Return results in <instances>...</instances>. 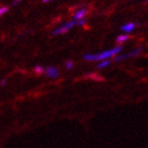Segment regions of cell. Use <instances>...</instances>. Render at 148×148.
I'll list each match as a JSON object with an SVG mask.
<instances>
[{
  "instance_id": "1",
  "label": "cell",
  "mask_w": 148,
  "mask_h": 148,
  "mask_svg": "<svg viewBox=\"0 0 148 148\" xmlns=\"http://www.w3.org/2000/svg\"><path fill=\"white\" fill-rule=\"evenodd\" d=\"M122 46H117L113 49H109L105 50L104 52H101L99 54H85L84 55V59L87 60V62H102V60H105V59H108L110 57H113V56H116L117 54H120L121 51H122Z\"/></svg>"
},
{
  "instance_id": "2",
  "label": "cell",
  "mask_w": 148,
  "mask_h": 148,
  "mask_svg": "<svg viewBox=\"0 0 148 148\" xmlns=\"http://www.w3.org/2000/svg\"><path fill=\"white\" fill-rule=\"evenodd\" d=\"M76 27V21L75 20H72V21H67L65 23H62V25H59L58 28H56L54 31L52 32L53 36H56V35H62L68 33L72 28Z\"/></svg>"
},
{
  "instance_id": "3",
  "label": "cell",
  "mask_w": 148,
  "mask_h": 148,
  "mask_svg": "<svg viewBox=\"0 0 148 148\" xmlns=\"http://www.w3.org/2000/svg\"><path fill=\"white\" fill-rule=\"evenodd\" d=\"M143 51V48H136L133 51H131L130 53H127V54H124V55H116L114 56V62H120V60H123V59L129 58V57H138V56L141 54V52Z\"/></svg>"
},
{
  "instance_id": "4",
  "label": "cell",
  "mask_w": 148,
  "mask_h": 148,
  "mask_svg": "<svg viewBox=\"0 0 148 148\" xmlns=\"http://www.w3.org/2000/svg\"><path fill=\"white\" fill-rule=\"evenodd\" d=\"M45 73H46V76L49 77V78H57L59 76V71L56 67H52V66H49L45 69Z\"/></svg>"
},
{
  "instance_id": "5",
  "label": "cell",
  "mask_w": 148,
  "mask_h": 148,
  "mask_svg": "<svg viewBox=\"0 0 148 148\" xmlns=\"http://www.w3.org/2000/svg\"><path fill=\"white\" fill-rule=\"evenodd\" d=\"M88 14V10L87 9H78L76 11V12L74 13L73 15V20H75V21H77V20H79V19H83L85 18V16Z\"/></svg>"
},
{
  "instance_id": "6",
  "label": "cell",
  "mask_w": 148,
  "mask_h": 148,
  "mask_svg": "<svg viewBox=\"0 0 148 148\" xmlns=\"http://www.w3.org/2000/svg\"><path fill=\"white\" fill-rule=\"evenodd\" d=\"M136 27V22H127L125 25H123L121 27V30L124 32H126V33H130V32H132Z\"/></svg>"
},
{
  "instance_id": "7",
  "label": "cell",
  "mask_w": 148,
  "mask_h": 148,
  "mask_svg": "<svg viewBox=\"0 0 148 148\" xmlns=\"http://www.w3.org/2000/svg\"><path fill=\"white\" fill-rule=\"evenodd\" d=\"M129 38H130V36L128 34H121L116 37V42L124 43V42H126V41H128Z\"/></svg>"
},
{
  "instance_id": "8",
  "label": "cell",
  "mask_w": 148,
  "mask_h": 148,
  "mask_svg": "<svg viewBox=\"0 0 148 148\" xmlns=\"http://www.w3.org/2000/svg\"><path fill=\"white\" fill-rule=\"evenodd\" d=\"M111 62L109 59H105V60H102V62H99V64L97 65V68L99 69H104V68H107L108 66H110Z\"/></svg>"
},
{
  "instance_id": "9",
  "label": "cell",
  "mask_w": 148,
  "mask_h": 148,
  "mask_svg": "<svg viewBox=\"0 0 148 148\" xmlns=\"http://www.w3.org/2000/svg\"><path fill=\"white\" fill-rule=\"evenodd\" d=\"M34 71L38 75H41L42 73H45V67H42V66H36L34 68Z\"/></svg>"
},
{
  "instance_id": "10",
  "label": "cell",
  "mask_w": 148,
  "mask_h": 148,
  "mask_svg": "<svg viewBox=\"0 0 148 148\" xmlns=\"http://www.w3.org/2000/svg\"><path fill=\"white\" fill-rule=\"evenodd\" d=\"M9 12V8L8 6H0V17L3 16L4 14Z\"/></svg>"
},
{
  "instance_id": "11",
  "label": "cell",
  "mask_w": 148,
  "mask_h": 148,
  "mask_svg": "<svg viewBox=\"0 0 148 148\" xmlns=\"http://www.w3.org/2000/svg\"><path fill=\"white\" fill-rule=\"evenodd\" d=\"M65 66L68 70H70V69H72L74 67V62H72V60H67V62H65Z\"/></svg>"
},
{
  "instance_id": "12",
  "label": "cell",
  "mask_w": 148,
  "mask_h": 148,
  "mask_svg": "<svg viewBox=\"0 0 148 148\" xmlns=\"http://www.w3.org/2000/svg\"><path fill=\"white\" fill-rule=\"evenodd\" d=\"M86 19L83 18V19H79V20H77L76 21V25H79V27H83V25H86Z\"/></svg>"
},
{
  "instance_id": "13",
  "label": "cell",
  "mask_w": 148,
  "mask_h": 148,
  "mask_svg": "<svg viewBox=\"0 0 148 148\" xmlns=\"http://www.w3.org/2000/svg\"><path fill=\"white\" fill-rule=\"evenodd\" d=\"M22 0H13V5H17V4H19V3L21 2Z\"/></svg>"
},
{
  "instance_id": "14",
  "label": "cell",
  "mask_w": 148,
  "mask_h": 148,
  "mask_svg": "<svg viewBox=\"0 0 148 148\" xmlns=\"http://www.w3.org/2000/svg\"><path fill=\"white\" fill-rule=\"evenodd\" d=\"M6 85V80L5 79H3V80H1V82H0V86L1 87H4Z\"/></svg>"
},
{
  "instance_id": "15",
  "label": "cell",
  "mask_w": 148,
  "mask_h": 148,
  "mask_svg": "<svg viewBox=\"0 0 148 148\" xmlns=\"http://www.w3.org/2000/svg\"><path fill=\"white\" fill-rule=\"evenodd\" d=\"M42 1L45 3H47V2H50V1H52V0H42Z\"/></svg>"
}]
</instances>
